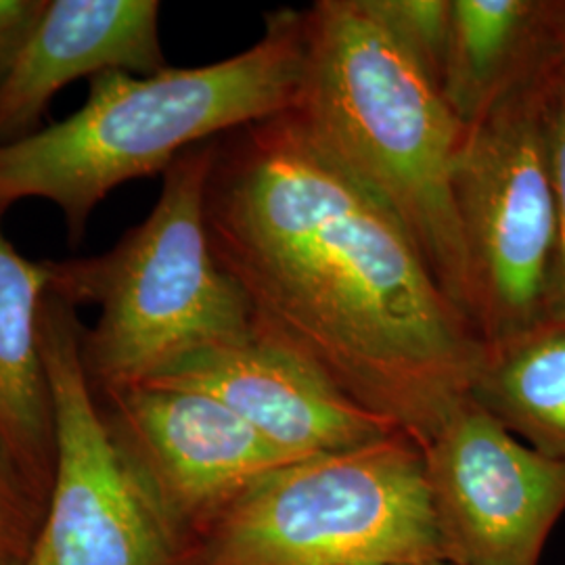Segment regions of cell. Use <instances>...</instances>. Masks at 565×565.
<instances>
[{
	"label": "cell",
	"instance_id": "cell-1",
	"mask_svg": "<svg viewBox=\"0 0 565 565\" xmlns=\"http://www.w3.org/2000/svg\"><path fill=\"white\" fill-rule=\"evenodd\" d=\"M205 224L254 338L422 446L469 398L486 352L476 327L291 109L214 139Z\"/></svg>",
	"mask_w": 565,
	"mask_h": 565
},
{
	"label": "cell",
	"instance_id": "cell-2",
	"mask_svg": "<svg viewBox=\"0 0 565 565\" xmlns=\"http://www.w3.org/2000/svg\"><path fill=\"white\" fill-rule=\"evenodd\" d=\"M303 49V11L281 9L266 15L260 41L228 60L90 78L76 114L0 145V214L21 200L51 202L78 245L90 214L116 186L166 172L193 145L291 109Z\"/></svg>",
	"mask_w": 565,
	"mask_h": 565
},
{
	"label": "cell",
	"instance_id": "cell-3",
	"mask_svg": "<svg viewBox=\"0 0 565 565\" xmlns=\"http://www.w3.org/2000/svg\"><path fill=\"white\" fill-rule=\"evenodd\" d=\"M303 32L302 82L291 111L396 218L448 300L471 321L452 191L461 121L363 0L315 2L303 11Z\"/></svg>",
	"mask_w": 565,
	"mask_h": 565
},
{
	"label": "cell",
	"instance_id": "cell-4",
	"mask_svg": "<svg viewBox=\"0 0 565 565\" xmlns=\"http://www.w3.org/2000/svg\"><path fill=\"white\" fill-rule=\"evenodd\" d=\"M214 139L163 172L151 214L109 252L51 260V291L102 315L82 329V363L97 392L145 384L182 359L254 338L242 287L216 260L205 224Z\"/></svg>",
	"mask_w": 565,
	"mask_h": 565
},
{
	"label": "cell",
	"instance_id": "cell-5",
	"mask_svg": "<svg viewBox=\"0 0 565 565\" xmlns=\"http://www.w3.org/2000/svg\"><path fill=\"white\" fill-rule=\"evenodd\" d=\"M446 562L422 443L406 431L282 465L224 509L191 565Z\"/></svg>",
	"mask_w": 565,
	"mask_h": 565
},
{
	"label": "cell",
	"instance_id": "cell-6",
	"mask_svg": "<svg viewBox=\"0 0 565 565\" xmlns=\"http://www.w3.org/2000/svg\"><path fill=\"white\" fill-rule=\"evenodd\" d=\"M557 60L467 126L457 153L452 191L471 321L486 345L545 321L557 249L545 95Z\"/></svg>",
	"mask_w": 565,
	"mask_h": 565
},
{
	"label": "cell",
	"instance_id": "cell-7",
	"mask_svg": "<svg viewBox=\"0 0 565 565\" xmlns=\"http://www.w3.org/2000/svg\"><path fill=\"white\" fill-rule=\"evenodd\" d=\"M76 306L49 291L42 350L57 457L41 530L23 565H191L193 545L105 422L82 363Z\"/></svg>",
	"mask_w": 565,
	"mask_h": 565
},
{
	"label": "cell",
	"instance_id": "cell-8",
	"mask_svg": "<svg viewBox=\"0 0 565 565\" xmlns=\"http://www.w3.org/2000/svg\"><path fill=\"white\" fill-rule=\"evenodd\" d=\"M424 452L446 562L541 564L565 513V461L522 445L471 398Z\"/></svg>",
	"mask_w": 565,
	"mask_h": 565
},
{
	"label": "cell",
	"instance_id": "cell-9",
	"mask_svg": "<svg viewBox=\"0 0 565 565\" xmlns=\"http://www.w3.org/2000/svg\"><path fill=\"white\" fill-rule=\"evenodd\" d=\"M99 403L114 438L153 486L193 551L245 488L277 467L300 461L203 392L135 384L102 392Z\"/></svg>",
	"mask_w": 565,
	"mask_h": 565
},
{
	"label": "cell",
	"instance_id": "cell-10",
	"mask_svg": "<svg viewBox=\"0 0 565 565\" xmlns=\"http://www.w3.org/2000/svg\"><path fill=\"white\" fill-rule=\"evenodd\" d=\"M145 384L203 392L296 459L342 452L403 431L354 403L312 364L258 338L195 352Z\"/></svg>",
	"mask_w": 565,
	"mask_h": 565
},
{
	"label": "cell",
	"instance_id": "cell-11",
	"mask_svg": "<svg viewBox=\"0 0 565 565\" xmlns=\"http://www.w3.org/2000/svg\"><path fill=\"white\" fill-rule=\"evenodd\" d=\"M158 0H46L9 76L0 84V145L36 132L63 86L105 72L151 76L170 67Z\"/></svg>",
	"mask_w": 565,
	"mask_h": 565
},
{
	"label": "cell",
	"instance_id": "cell-12",
	"mask_svg": "<svg viewBox=\"0 0 565 565\" xmlns=\"http://www.w3.org/2000/svg\"><path fill=\"white\" fill-rule=\"evenodd\" d=\"M565 0H452L440 93L467 128L564 46Z\"/></svg>",
	"mask_w": 565,
	"mask_h": 565
},
{
	"label": "cell",
	"instance_id": "cell-13",
	"mask_svg": "<svg viewBox=\"0 0 565 565\" xmlns=\"http://www.w3.org/2000/svg\"><path fill=\"white\" fill-rule=\"evenodd\" d=\"M49 291L51 260L34 263L21 256L0 226V436L44 505L57 457L55 406L41 335L42 302Z\"/></svg>",
	"mask_w": 565,
	"mask_h": 565
},
{
	"label": "cell",
	"instance_id": "cell-14",
	"mask_svg": "<svg viewBox=\"0 0 565 565\" xmlns=\"http://www.w3.org/2000/svg\"><path fill=\"white\" fill-rule=\"evenodd\" d=\"M469 398L525 445L565 461V321L486 345Z\"/></svg>",
	"mask_w": 565,
	"mask_h": 565
},
{
	"label": "cell",
	"instance_id": "cell-15",
	"mask_svg": "<svg viewBox=\"0 0 565 565\" xmlns=\"http://www.w3.org/2000/svg\"><path fill=\"white\" fill-rule=\"evenodd\" d=\"M363 7L440 88L450 41L452 0H363Z\"/></svg>",
	"mask_w": 565,
	"mask_h": 565
},
{
	"label": "cell",
	"instance_id": "cell-16",
	"mask_svg": "<svg viewBox=\"0 0 565 565\" xmlns=\"http://www.w3.org/2000/svg\"><path fill=\"white\" fill-rule=\"evenodd\" d=\"M46 505L0 436V559L23 565L41 530Z\"/></svg>",
	"mask_w": 565,
	"mask_h": 565
},
{
	"label": "cell",
	"instance_id": "cell-17",
	"mask_svg": "<svg viewBox=\"0 0 565 565\" xmlns=\"http://www.w3.org/2000/svg\"><path fill=\"white\" fill-rule=\"evenodd\" d=\"M545 126L557 202V249L546 291L545 321H565V81L559 74V60L546 84Z\"/></svg>",
	"mask_w": 565,
	"mask_h": 565
},
{
	"label": "cell",
	"instance_id": "cell-18",
	"mask_svg": "<svg viewBox=\"0 0 565 565\" xmlns=\"http://www.w3.org/2000/svg\"><path fill=\"white\" fill-rule=\"evenodd\" d=\"M46 0H0V84L13 70Z\"/></svg>",
	"mask_w": 565,
	"mask_h": 565
},
{
	"label": "cell",
	"instance_id": "cell-19",
	"mask_svg": "<svg viewBox=\"0 0 565 565\" xmlns=\"http://www.w3.org/2000/svg\"><path fill=\"white\" fill-rule=\"evenodd\" d=\"M559 74L565 81V34H564V46H562V55H559Z\"/></svg>",
	"mask_w": 565,
	"mask_h": 565
},
{
	"label": "cell",
	"instance_id": "cell-20",
	"mask_svg": "<svg viewBox=\"0 0 565 565\" xmlns=\"http://www.w3.org/2000/svg\"><path fill=\"white\" fill-rule=\"evenodd\" d=\"M419 565H457V564H450V562H427V564H419Z\"/></svg>",
	"mask_w": 565,
	"mask_h": 565
},
{
	"label": "cell",
	"instance_id": "cell-21",
	"mask_svg": "<svg viewBox=\"0 0 565 565\" xmlns=\"http://www.w3.org/2000/svg\"><path fill=\"white\" fill-rule=\"evenodd\" d=\"M0 565H15V564H11V562H4V559H0Z\"/></svg>",
	"mask_w": 565,
	"mask_h": 565
}]
</instances>
